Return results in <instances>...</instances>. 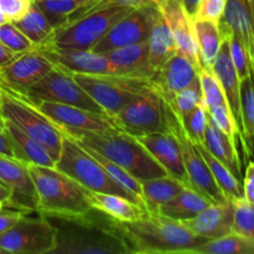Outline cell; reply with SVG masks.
<instances>
[{"label": "cell", "mask_w": 254, "mask_h": 254, "mask_svg": "<svg viewBox=\"0 0 254 254\" xmlns=\"http://www.w3.org/2000/svg\"><path fill=\"white\" fill-rule=\"evenodd\" d=\"M111 225L123 238L129 253H193L210 240L196 236L180 221L160 213H149L133 221H116Z\"/></svg>", "instance_id": "1"}, {"label": "cell", "mask_w": 254, "mask_h": 254, "mask_svg": "<svg viewBox=\"0 0 254 254\" xmlns=\"http://www.w3.org/2000/svg\"><path fill=\"white\" fill-rule=\"evenodd\" d=\"M37 195L35 211L44 217L83 223L93 208L86 198L83 186L56 168L27 164Z\"/></svg>", "instance_id": "2"}, {"label": "cell", "mask_w": 254, "mask_h": 254, "mask_svg": "<svg viewBox=\"0 0 254 254\" xmlns=\"http://www.w3.org/2000/svg\"><path fill=\"white\" fill-rule=\"evenodd\" d=\"M67 135L116 163L139 181L168 175L165 169L139 143L138 139L122 129L79 131Z\"/></svg>", "instance_id": "3"}, {"label": "cell", "mask_w": 254, "mask_h": 254, "mask_svg": "<svg viewBox=\"0 0 254 254\" xmlns=\"http://www.w3.org/2000/svg\"><path fill=\"white\" fill-rule=\"evenodd\" d=\"M55 168L87 190L122 196L145 208L140 198L116 183L103 166L67 134H64L61 154L55 164Z\"/></svg>", "instance_id": "4"}, {"label": "cell", "mask_w": 254, "mask_h": 254, "mask_svg": "<svg viewBox=\"0 0 254 254\" xmlns=\"http://www.w3.org/2000/svg\"><path fill=\"white\" fill-rule=\"evenodd\" d=\"M0 113L22 131L36 139L49 150L55 163L62 149L64 133L46 116L37 111L22 96L5 91L0 87Z\"/></svg>", "instance_id": "5"}, {"label": "cell", "mask_w": 254, "mask_h": 254, "mask_svg": "<svg viewBox=\"0 0 254 254\" xmlns=\"http://www.w3.org/2000/svg\"><path fill=\"white\" fill-rule=\"evenodd\" d=\"M73 78L112 118L134 97L151 87L149 77L134 74L76 73Z\"/></svg>", "instance_id": "6"}, {"label": "cell", "mask_w": 254, "mask_h": 254, "mask_svg": "<svg viewBox=\"0 0 254 254\" xmlns=\"http://www.w3.org/2000/svg\"><path fill=\"white\" fill-rule=\"evenodd\" d=\"M131 10L133 7L113 6L84 15L55 29L49 41L42 46L92 50L108 30Z\"/></svg>", "instance_id": "7"}, {"label": "cell", "mask_w": 254, "mask_h": 254, "mask_svg": "<svg viewBox=\"0 0 254 254\" xmlns=\"http://www.w3.org/2000/svg\"><path fill=\"white\" fill-rule=\"evenodd\" d=\"M163 111L166 130L170 131L175 140L178 141L191 188L210 198L213 203H223L228 201V198L226 197L223 191L221 190L220 186L213 179L212 174H211L205 159L198 151L197 146L190 140V138L186 134L179 116L171 108L170 104L164 99Z\"/></svg>", "instance_id": "8"}, {"label": "cell", "mask_w": 254, "mask_h": 254, "mask_svg": "<svg viewBox=\"0 0 254 254\" xmlns=\"http://www.w3.org/2000/svg\"><path fill=\"white\" fill-rule=\"evenodd\" d=\"M20 96L32 104L40 101L57 102V103L68 104L94 113L108 116L106 111L77 83L76 79L73 78V74L57 66H55L44 78L35 83L26 92V94H20Z\"/></svg>", "instance_id": "9"}, {"label": "cell", "mask_w": 254, "mask_h": 254, "mask_svg": "<svg viewBox=\"0 0 254 254\" xmlns=\"http://www.w3.org/2000/svg\"><path fill=\"white\" fill-rule=\"evenodd\" d=\"M59 243V230L44 216H22L11 228L0 235V247L7 254L54 253Z\"/></svg>", "instance_id": "10"}, {"label": "cell", "mask_w": 254, "mask_h": 254, "mask_svg": "<svg viewBox=\"0 0 254 254\" xmlns=\"http://www.w3.org/2000/svg\"><path fill=\"white\" fill-rule=\"evenodd\" d=\"M113 119L119 129L134 136L166 131L163 99L154 89L153 84L150 88L134 97L113 117Z\"/></svg>", "instance_id": "11"}, {"label": "cell", "mask_w": 254, "mask_h": 254, "mask_svg": "<svg viewBox=\"0 0 254 254\" xmlns=\"http://www.w3.org/2000/svg\"><path fill=\"white\" fill-rule=\"evenodd\" d=\"M156 10L158 4L154 0L133 9L108 30V32L94 45L92 51L104 54L109 50L146 41Z\"/></svg>", "instance_id": "12"}, {"label": "cell", "mask_w": 254, "mask_h": 254, "mask_svg": "<svg viewBox=\"0 0 254 254\" xmlns=\"http://www.w3.org/2000/svg\"><path fill=\"white\" fill-rule=\"evenodd\" d=\"M32 106L54 122L64 134L119 129L112 117L86 111L78 107L49 101H40Z\"/></svg>", "instance_id": "13"}, {"label": "cell", "mask_w": 254, "mask_h": 254, "mask_svg": "<svg viewBox=\"0 0 254 254\" xmlns=\"http://www.w3.org/2000/svg\"><path fill=\"white\" fill-rule=\"evenodd\" d=\"M55 67L37 50L17 54L0 68V87L16 94H26L35 83Z\"/></svg>", "instance_id": "14"}, {"label": "cell", "mask_w": 254, "mask_h": 254, "mask_svg": "<svg viewBox=\"0 0 254 254\" xmlns=\"http://www.w3.org/2000/svg\"><path fill=\"white\" fill-rule=\"evenodd\" d=\"M35 50L44 55L55 66L72 74H122L118 67L114 66L103 54L92 50L62 49L56 46H42Z\"/></svg>", "instance_id": "15"}, {"label": "cell", "mask_w": 254, "mask_h": 254, "mask_svg": "<svg viewBox=\"0 0 254 254\" xmlns=\"http://www.w3.org/2000/svg\"><path fill=\"white\" fill-rule=\"evenodd\" d=\"M200 69L181 52H176L150 77L154 89L164 101H171L176 94L198 78Z\"/></svg>", "instance_id": "16"}, {"label": "cell", "mask_w": 254, "mask_h": 254, "mask_svg": "<svg viewBox=\"0 0 254 254\" xmlns=\"http://www.w3.org/2000/svg\"><path fill=\"white\" fill-rule=\"evenodd\" d=\"M0 183L11 189L12 208L35 211L37 195L26 163L0 154Z\"/></svg>", "instance_id": "17"}, {"label": "cell", "mask_w": 254, "mask_h": 254, "mask_svg": "<svg viewBox=\"0 0 254 254\" xmlns=\"http://www.w3.org/2000/svg\"><path fill=\"white\" fill-rule=\"evenodd\" d=\"M135 138L165 169L168 175L180 180L186 188H191L180 148L170 131H155V133L136 135Z\"/></svg>", "instance_id": "18"}, {"label": "cell", "mask_w": 254, "mask_h": 254, "mask_svg": "<svg viewBox=\"0 0 254 254\" xmlns=\"http://www.w3.org/2000/svg\"><path fill=\"white\" fill-rule=\"evenodd\" d=\"M159 5L164 19L170 26L178 51L185 55L198 69L201 68L193 21L188 16L180 0H166Z\"/></svg>", "instance_id": "19"}, {"label": "cell", "mask_w": 254, "mask_h": 254, "mask_svg": "<svg viewBox=\"0 0 254 254\" xmlns=\"http://www.w3.org/2000/svg\"><path fill=\"white\" fill-rule=\"evenodd\" d=\"M235 203L228 200L223 203H212L195 217L180 221L193 235L206 240H215L233 232Z\"/></svg>", "instance_id": "20"}, {"label": "cell", "mask_w": 254, "mask_h": 254, "mask_svg": "<svg viewBox=\"0 0 254 254\" xmlns=\"http://www.w3.org/2000/svg\"><path fill=\"white\" fill-rule=\"evenodd\" d=\"M212 72L220 81L221 87L225 93L230 111L232 113L236 126L238 128L241 139H242V118H241V81L233 67L230 56L228 40L222 37V45L218 51L217 57L212 64Z\"/></svg>", "instance_id": "21"}, {"label": "cell", "mask_w": 254, "mask_h": 254, "mask_svg": "<svg viewBox=\"0 0 254 254\" xmlns=\"http://www.w3.org/2000/svg\"><path fill=\"white\" fill-rule=\"evenodd\" d=\"M247 50L254 74V9L252 0H227L220 20Z\"/></svg>", "instance_id": "22"}, {"label": "cell", "mask_w": 254, "mask_h": 254, "mask_svg": "<svg viewBox=\"0 0 254 254\" xmlns=\"http://www.w3.org/2000/svg\"><path fill=\"white\" fill-rule=\"evenodd\" d=\"M146 41H148L149 46L148 64L151 76H153V73L159 67L163 66L169 59H171L178 52V46H176L173 32H171L166 20L164 19L160 9H159V5L158 10L154 14Z\"/></svg>", "instance_id": "23"}, {"label": "cell", "mask_w": 254, "mask_h": 254, "mask_svg": "<svg viewBox=\"0 0 254 254\" xmlns=\"http://www.w3.org/2000/svg\"><path fill=\"white\" fill-rule=\"evenodd\" d=\"M86 198L89 206L98 212L104 213L109 218L116 221L138 220L148 211L133 201L113 193L97 192L84 189Z\"/></svg>", "instance_id": "24"}, {"label": "cell", "mask_w": 254, "mask_h": 254, "mask_svg": "<svg viewBox=\"0 0 254 254\" xmlns=\"http://www.w3.org/2000/svg\"><path fill=\"white\" fill-rule=\"evenodd\" d=\"M5 133L11 139L17 160L34 165L55 168L56 163L49 150L7 119H5Z\"/></svg>", "instance_id": "25"}, {"label": "cell", "mask_w": 254, "mask_h": 254, "mask_svg": "<svg viewBox=\"0 0 254 254\" xmlns=\"http://www.w3.org/2000/svg\"><path fill=\"white\" fill-rule=\"evenodd\" d=\"M203 146L223 165L227 166L238 180L242 181V165H241L240 155L237 151V143L228 138L223 131H221L213 124L210 117H208L207 128H206Z\"/></svg>", "instance_id": "26"}, {"label": "cell", "mask_w": 254, "mask_h": 254, "mask_svg": "<svg viewBox=\"0 0 254 254\" xmlns=\"http://www.w3.org/2000/svg\"><path fill=\"white\" fill-rule=\"evenodd\" d=\"M148 41L118 47L104 52V56L119 68L122 74L151 77L148 64Z\"/></svg>", "instance_id": "27"}, {"label": "cell", "mask_w": 254, "mask_h": 254, "mask_svg": "<svg viewBox=\"0 0 254 254\" xmlns=\"http://www.w3.org/2000/svg\"><path fill=\"white\" fill-rule=\"evenodd\" d=\"M212 203L210 198L198 191L191 188H185L175 197L161 205L158 213L173 220L184 221L195 217Z\"/></svg>", "instance_id": "28"}, {"label": "cell", "mask_w": 254, "mask_h": 254, "mask_svg": "<svg viewBox=\"0 0 254 254\" xmlns=\"http://www.w3.org/2000/svg\"><path fill=\"white\" fill-rule=\"evenodd\" d=\"M145 210L149 213H158L161 205L175 197L186 188L180 180L170 175L140 181Z\"/></svg>", "instance_id": "29"}, {"label": "cell", "mask_w": 254, "mask_h": 254, "mask_svg": "<svg viewBox=\"0 0 254 254\" xmlns=\"http://www.w3.org/2000/svg\"><path fill=\"white\" fill-rule=\"evenodd\" d=\"M193 30L201 67L211 69L222 45V36L218 29V24L207 20H195Z\"/></svg>", "instance_id": "30"}, {"label": "cell", "mask_w": 254, "mask_h": 254, "mask_svg": "<svg viewBox=\"0 0 254 254\" xmlns=\"http://www.w3.org/2000/svg\"><path fill=\"white\" fill-rule=\"evenodd\" d=\"M12 22L34 44L35 49L46 44L55 31V27L34 2L21 19Z\"/></svg>", "instance_id": "31"}, {"label": "cell", "mask_w": 254, "mask_h": 254, "mask_svg": "<svg viewBox=\"0 0 254 254\" xmlns=\"http://www.w3.org/2000/svg\"><path fill=\"white\" fill-rule=\"evenodd\" d=\"M198 151L205 159L206 164H207L208 169H210L211 174H212L213 179L216 180L217 185L220 186L221 190L226 195V197L231 201L240 200V198L245 197L243 195V184L242 181L238 180L227 166L223 165L218 159H216L207 149L203 145H196Z\"/></svg>", "instance_id": "32"}, {"label": "cell", "mask_w": 254, "mask_h": 254, "mask_svg": "<svg viewBox=\"0 0 254 254\" xmlns=\"http://www.w3.org/2000/svg\"><path fill=\"white\" fill-rule=\"evenodd\" d=\"M242 143L248 155H254V74L241 81Z\"/></svg>", "instance_id": "33"}, {"label": "cell", "mask_w": 254, "mask_h": 254, "mask_svg": "<svg viewBox=\"0 0 254 254\" xmlns=\"http://www.w3.org/2000/svg\"><path fill=\"white\" fill-rule=\"evenodd\" d=\"M192 254H254V240L231 232L202 243Z\"/></svg>", "instance_id": "34"}, {"label": "cell", "mask_w": 254, "mask_h": 254, "mask_svg": "<svg viewBox=\"0 0 254 254\" xmlns=\"http://www.w3.org/2000/svg\"><path fill=\"white\" fill-rule=\"evenodd\" d=\"M32 2L44 12L50 24L57 29L66 24L69 15L73 14L84 0H32Z\"/></svg>", "instance_id": "35"}, {"label": "cell", "mask_w": 254, "mask_h": 254, "mask_svg": "<svg viewBox=\"0 0 254 254\" xmlns=\"http://www.w3.org/2000/svg\"><path fill=\"white\" fill-rule=\"evenodd\" d=\"M79 145H81V144H79ZM81 146L84 149V150L87 151V153L91 154V155L93 156V158L96 159V160L98 161V163L101 164L102 166H103L104 170L108 173V175L111 176V178L113 179L116 183H118L119 185L123 186L124 189H127L128 191H130L133 195H135L136 197H139L141 201H143L141 183L138 180V179L134 178V176L130 175L128 171L124 170L123 168H121L119 165H117L116 163L111 161L109 159L104 158L103 155H101V154L97 153V151L92 150V149L87 148V146H83V145H81ZM143 202H144V201H143Z\"/></svg>", "instance_id": "36"}, {"label": "cell", "mask_w": 254, "mask_h": 254, "mask_svg": "<svg viewBox=\"0 0 254 254\" xmlns=\"http://www.w3.org/2000/svg\"><path fill=\"white\" fill-rule=\"evenodd\" d=\"M186 134L195 145H203L205 133L208 123V112L205 103H201L191 109L189 113L179 117Z\"/></svg>", "instance_id": "37"}, {"label": "cell", "mask_w": 254, "mask_h": 254, "mask_svg": "<svg viewBox=\"0 0 254 254\" xmlns=\"http://www.w3.org/2000/svg\"><path fill=\"white\" fill-rule=\"evenodd\" d=\"M165 102H168L170 104L171 108L175 111V113L179 117H183L184 114L189 113L191 109H193L198 104L205 103L203 102L202 91H201L200 79L196 78L186 88L179 92L171 101Z\"/></svg>", "instance_id": "38"}, {"label": "cell", "mask_w": 254, "mask_h": 254, "mask_svg": "<svg viewBox=\"0 0 254 254\" xmlns=\"http://www.w3.org/2000/svg\"><path fill=\"white\" fill-rule=\"evenodd\" d=\"M198 79H200L203 102L207 108L218 106V104H228L220 81L212 72V69L201 67L198 71Z\"/></svg>", "instance_id": "39"}, {"label": "cell", "mask_w": 254, "mask_h": 254, "mask_svg": "<svg viewBox=\"0 0 254 254\" xmlns=\"http://www.w3.org/2000/svg\"><path fill=\"white\" fill-rule=\"evenodd\" d=\"M233 232L254 240V205L248 202L245 197L233 201Z\"/></svg>", "instance_id": "40"}, {"label": "cell", "mask_w": 254, "mask_h": 254, "mask_svg": "<svg viewBox=\"0 0 254 254\" xmlns=\"http://www.w3.org/2000/svg\"><path fill=\"white\" fill-rule=\"evenodd\" d=\"M0 42L14 54H22L35 49L34 44L15 26L12 21L0 25Z\"/></svg>", "instance_id": "41"}, {"label": "cell", "mask_w": 254, "mask_h": 254, "mask_svg": "<svg viewBox=\"0 0 254 254\" xmlns=\"http://www.w3.org/2000/svg\"><path fill=\"white\" fill-rule=\"evenodd\" d=\"M207 112L213 124L221 131H223L228 138L237 143V136L240 135V133H238V128L236 126V122L233 119L228 104H218V106L210 107L207 108Z\"/></svg>", "instance_id": "42"}, {"label": "cell", "mask_w": 254, "mask_h": 254, "mask_svg": "<svg viewBox=\"0 0 254 254\" xmlns=\"http://www.w3.org/2000/svg\"><path fill=\"white\" fill-rule=\"evenodd\" d=\"M226 4H227V0H201L192 21L207 20V21H213L218 24L225 12Z\"/></svg>", "instance_id": "43"}, {"label": "cell", "mask_w": 254, "mask_h": 254, "mask_svg": "<svg viewBox=\"0 0 254 254\" xmlns=\"http://www.w3.org/2000/svg\"><path fill=\"white\" fill-rule=\"evenodd\" d=\"M32 0H0V10L9 21L21 19L31 6Z\"/></svg>", "instance_id": "44"}, {"label": "cell", "mask_w": 254, "mask_h": 254, "mask_svg": "<svg viewBox=\"0 0 254 254\" xmlns=\"http://www.w3.org/2000/svg\"><path fill=\"white\" fill-rule=\"evenodd\" d=\"M150 0H98V1L94 2L84 15L91 14V12L97 11V10L107 9V7H113V6H127V7H133V9H136V7L141 6V5L146 4Z\"/></svg>", "instance_id": "45"}, {"label": "cell", "mask_w": 254, "mask_h": 254, "mask_svg": "<svg viewBox=\"0 0 254 254\" xmlns=\"http://www.w3.org/2000/svg\"><path fill=\"white\" fill-rule=\"evenodd\" d=\"M24 216V212L19 210H0V235L11 228L20 218Z\"/></svg>", "instance_id": "46"}, {"label": "cell", "mask_w": 254, "mask_h": 254, "mask_svg": "<svg viewBox=\"0 0 254 254\" xmlns=\"http://www.w3.org/2000/svg\"><path fill=\"white\" fill-rule=\"evenodd\" d=\"M243 195L248 202L254 205V161H250L243 179Z\"/></svg>", "instance_id": "47"}, {"label": "cell", "mask_w": 254, "mask_h": 254, "mask_svg": "<svg viewBox=\"0 0 254 254\" xmlns=\"http://www.w3.org/2000/svg\"><path fill=\"white\" fill-rule=\"evenodd\" d=\"M0 154L16 159L12 141L6 133H0Z\"/></svg>", "instance_id": "48"}, {"label": "cell", "mask_w": 254, "mask_h": 254, "mask_svg": "<svg viewBox=\"0 0 254 254\" xmlns=\"http://www.w3.org/2000/svg\"><path fill=\"white\" fill-rule=\"evenodd\" d=\"M12 207V191L2 183H0V210Z\"/></svg>", "instance_id": "49"}, {"label": "cell", "mask_w": 254, "mask_h": 254, "mask_svg": "<svg viewBox=\"0 0 254 254\" xmlns=\"http://www.w3.org/2000/svg\"><path fill=\"white\" fill-rule=\"evenodd\" d=\"M180 1H181V5H183L184 10H185V12L188 14V16L192 20L201 0H180Z\"/></svg>", "instance_id": "50"}, {"label": "cell", "mask_w": 254, "mask_h": 254, "mask_svg": "<svg viewBox=\"0 0 254 254\" xmlns=\"http://www.w3.org/2000/svg\"><path fill=\"white\" fill-rule=\"evenodd\" d=\"M16 55L17 54H14L12 51H10L6 46H4V45L0 42V68H1L2 66H5L6 64H9Z\"/></svg>", "instance_id": "51"}, {"label": "cell", "mask_w": 254, "mask_h": 254, "mask_svg": "<svg viewBox=\"0 0 254 254\" xmlns=\"http://www.w3.org/2000/svg\"><path fill=\"white\" fill-rule=\"evenodd\" d=\"M0 133H5V118L0 113Z\"/></svg>", "instance_id": "52"}, {"label": "cell", "mask_w": 254, "mask_h": 254, "mask_svg": "<svg viewBox=\"0 0 254 254\" xmlns=\"http://www.w3.org/2000/svg\"><path fill=\"white\" fill-rule=\"evenodd\" d=\"M7 21H9V20H7V17L5 16V15L1 12V10H0V25L5 24V22H7Z\"/></svg>", "instance_id": "53"}, {"label": "cell", "mask_w": 254, "mask_h": 254, "mask_svg": "<svg viewBox=\"0 0 254 254\" xmlns=\"http://www.w3.org/2000/svg\"><path fill=\"white\" fill-rule=\"evenodd\" d=\"M0 254H7V252H6V251L4 250V248L0 247Z\"/></svg>", "instance_id": "54"}, {"label": "cell", "mask_w": 254, "mask_h": 254, "mask_svg": "<svg viewBox=\"0 0 254 254\" xmlns=\"http://www.w3.org/2000/svg\"><path fill=\"white\" fill-rule=\"evenodd\" d=\"M154 1H155V2H156V4H161V2L166 1V0H154Z\"/></svg>", "instance_id": "55"}, {"label": "cell", "mask_w": 254, "mask_h": 254, "mask_svg": "<svg viewBox=\"0 0 254 254\" xmlns=\"http://www.w3.org/2000/svg\"><path fill=\"white\" fill-rule=\"evenodd\" d=\"M252 5H253V9H254V0H252Z\"/></svg>", "instance_id": "56"}]
</instances>
